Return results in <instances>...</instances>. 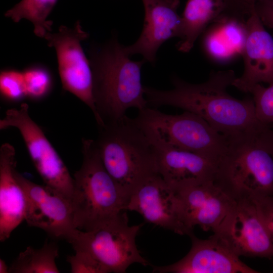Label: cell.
<instances>
[{
	"label": "cell",
	"mask_w": 273,
	"mask_h": 273,
	"mask_svg": "<svg viewBox=\"0 0 273 273\" xmlns=\"http://www.w3.org/2000/svg\"><path fill=\"white\" fill-rule=\"evenodd\" d=\"M246 20L225 11L221 14L202 34L201 47L206 56L220 64L242 57L247 35Z\"/></svg>",
	"instance_id": "cell-18"
},
{
	"label": "cell",
	"mask_w": 273,
	"mask_h": 273,
	"mask_svg": "<svg viewBox=\"0 0 273 273\" xmlns=\"http://www.w3.org/2000/svg\"><path fill=\"white\" fill-rule=\"evenodd\" d=\"M96 144L102 162L125 196L158 174L155 145L134 119L126 115L99 127Z\"/></svg>",
	"instance_id": "cell-3"
},
{
	"label": "cell",
	"mask_w": 273,
	"mask_h": 273,
	"mask_svg": "<svg viewBox=\"0 0 273 273\" xmlns=\"http://www.w3.org/2000/svg\"><path fill=\"white\" fill-rule=\"evenodd\" d=\"M234 207L212 235L239 257L271 258L273 243L250 198L236 199Z\"/></svg>",
	"instance_id": "cell-10"
},
{
	"label": "cell",
	"mask_w": 273,
	"mask_h": 273,
	"mask_svg": "<svg viewBox=\"0 0 273 273\" xmlns=\"http://www.w3.org/2000/svg\"><path fill=\"white\" fill-rule=\"evenodd\" d=\"M261 130L229 141L217 162L215 181L236 199L273 196V153Z\"/></svg>",
	"instance_id": "cell-5"
},
{
	"label": "cell",
	"mask_w": 273,
	"mask_h": 273,
	"mask_svg": "<svg viewBox=\"0 0 273 273\" xmlns=\"http://www.w3.org/2000/svg\"><path fill=\"white\" fill-rule=\"evenodd\" d=\"M153 144L157 150L158 174L176 193L205 181L215 180L216 161L194 152Z\"/></svg>",
	"instance_id": "cell-17"
},
{
	"label": "cell",
	"mask_w": 273,
	"mask_h": 273,
	"mask_svg": "<svg viewBox=\"0 0 273 273\" xmlns=\"http://www.w3.org/2000/svg\"><path fill=\"white\" fill-rule=\"evenodd\" d=\"M67 257L72 273H108L107 270L89 253L81 250Z\"/></svg>",
	"instance_id": "cell-26"
},
{
	"label": "cell",
	"mask_w": 273,
	"mask_h": 273,
	"mask_svg": "<svg viewBox=\"0 0 273 273\" xmlns=\"http://www.w3.org/2000/svg\"><path fill=\"white\" fill-rule=\"evenodd\" d=\"M0 93L2 98L9 102H18L26 97L23 71L12 69L1 71Z\"/></svg>",
	"instance_id": "cell-24"
},
{
	"label": "cell",
	"mask_w": 273,
	"mask_h": 273,
	"mask_svg": "<svg viewBox=\"0 0 273 273\" xmlns=\"http://www.w3.org/2000/svg\"><path fill=\"white\" fill-rule=\"evenodd\" d=\"M58 247L54 242L44 244L39 249L28 247L9 267L11 273H59L56 259Z\"/></svg>",
	"instance_id": "cell-21"
},
{
	"label": "cell",
	"mask_w": 273,
	"mask_h": 273,
	"mask_svg": "<svg viewBox=\"0 0 273 273\" xmlns=\"http://www.w3.org/2000/svg\"><path fill=\"white\" fill-rule=\"evenodd\" d=\"M247 35L243 54L244 70L232 85L249 93L256 84L273 83V37L255 10L246 20Z\"/></svg>",
	"instance_id": "cell-16"
},
{
	"label": "cell",
	"mask_w": 273,
	"mask_h": 273,
	"mask_svg": "<svg viewBox=\"0 0 273 273\" xmlns=\"http://www.w3.org/2000/svg\"><path fill=\"white\" fill-rule=\"evenodd\" d=\"M26 198L25 220L31 226L45 231L54 239H68L76 229L71 201L44 185L36 184L15 171Z\"/></svg>",
	"instance_id": "cell-12"
},
{
	"label": "cell",
	"mask_w": 273,
	"mask_h": 273,
	"mask_svg": "<svg viewBox=\"0 0 273 273\" xmlns=\"http://www.w3.org/2000/svg\"><path fill=\"white\" fill-rule=\"evenodd\" d=\"M265 137L270 149L273 153V129L269 126L265 130Z\"/></svg>",
	"instance_id": "cell-30"
},
{
	"label": "cell",
	"mask_w": 273,
	"mask_h": 273,
	"mask_svg": "<svg viewBox=\"0 0 273 273\" xmlns=\"http://www.w3.org/2000/svg\"><path fill=\"white\" fill-rule=\"evenodd\" d=\"M143 224L130 225L125 211L95 228L75 229L66 240L74 250L89 253L108 272L124 273L133 263L149 262L142 256L136 237Z\"/></svg>",
	"instance_id": "cell-7"
},
{
	"label": "cell",
	"mask_w": 273,
	"mask_h": 273,
	"mask_svg": "<svg viewBox=\"0 0 273 273\" xmlns=\"http://www.w3.org/2000/svg\"><path fill=\"white\" fill-rule=\"evenodd\" d=\"M82 163L74 174V225L88 231L127 210L128 199L105 168L95 141L83 139Z\"/></svg>",
	"instance_id": "cell-4"
},
{
	"label": "cell",
	"mask_w": 273,
	"mask_h": 273,
	"mask_svg": "<svg viewBox=\"0 0 273 273\" xmlns=\"http://www.w3.org/2000/svg\"><path fill=\"white\" fill-rule=\"evenodd\" d=\"M57 0H21L12 8L7 11L5 16L14 22L21 19L30 21L33 25L34 33L40 37L51 31L53 22L48 20Z\"/></svg>",
	"instance_id": "cell-22"
},
{
	"label": "cell",
	"mask_w": 273,
	"mask_h": 273,
	"mask_svg": "<svg viewBox=\"0 0 273 273\" xmlns=\"http://www.w3.org/2000/svg\"><path fill=\"white\" fill-rule=\"evenodd\" d=\"M26 97L39 100L51 92L53 81L50 71L42 65H35L23 71Z\"/></svg>",
	"instance_id": "cell-23"
},
{
	"label": "cell",
	"mask_w": 273,
	"mask_h": 273,
	"mask_svg": "<svg viewBox=\"0 0 273 273\" xmlns=\"http://www.w3.org/2000/svg\"><path fill=\"white\" fill-rule=\"evenodd\" d=\"M15 150L9 143L0 148V240L8 239L25 220L26 198L16 175Z\"/></svg>",
	"instance_id": "cell-19"
},
{
	"label": "cell",
	"mask_w": 273,
	"mask_h": 273,
	"mask_svg": "<svg viewBox=\"0 0 273 273\" xmlns=\"http://www.w3.org/2000/svg\"><path fill=\"white\" fill-rule=\"evenodd\" d=\"M249 198L254 202L273 243V196L258 195Z\"/></svg>",
	"instance_id": "cell-27"
},
{
	"label": "cell",
	"mask_w": 273,
	"mask_h": 273,
	"mask_svg": "<svg viewBox=\"0 0 273 273\" xmlns=\"http://www.w3.org/2000/svg\"><path fill=\"white\" fill-rule=\"evenodd\" d=\"M155 144L199 154L217 161L229 140L198 115L186 111L164 113L150 107L139 110L134 118Z\"/></svg>",
	"instance_id": "cell-6"
},
{
	"label": "cell",
	"mask_w": 273,
	"mask_h": 273,
	"mask_svg": "<svg viewBox=\"0 0 273 273\" xmlns=\"http://www.w3.org/2000/svg\"><path fill=\"white\" fill-rule=\"evenodd\" d=\"M89 56L95 105L104 124L122 118L130 108L148 107L141 82L144 59L131 60L116 36L92 47Z\"/></svg>",
	"instance_id": "cell-2"
},
{
	"label": "cell",
	"mask_w": 273,
	"mask_h": 273,
	"mask_svg": "<svg viewBox=\"0 0 273 273\" xmlns=\"http://www.w3.org/2000/svg\"><path fill=\"white\" fill-rule=\"evenodd\" d=\"M237 77L233 70L212 72L207 81L194 84L173 77V88L144 86L148 106H171L204 119L229 140L257 132L268 125L256 118L252 98L236 99L227 92Z\"/></svg>",
	"instance_id": "cell-1"
},
{
	"label": "cell",
	"mask_w": 273,
	"mask_h": 273,
	"mask_svg": "<svg viewBox=\"0 0 273 273\" xmlns=\"http://www.w3.org/2000/svg\"><path fill=\"white\" fill-rule=\"evenodd\" d=\"M259 0H224L225 11L246 18L255 10L256 3Z\"/></svg>",
	"instance_id": "cell-28"
},
{
	"label": "cell",
	"mask_w": 273,
	"mask_h": 273,
	"mask_svg": "<svg viewBox=\"0 0 273 273\" xmlns=\"http://www.w3.org/2000/svg\"><path fill=\"white\" fill-rule=\"evenodd\" d=\"M255 10L263 25L273 29V0H259Z\"/></svg>",
	"instance_id": "cell-29"
},
{
	"label": "cell",
	"mask_w": 273,
	"mask_h": 273,
	"mask_svg": "<svg viewBox=\"0 0 273 273\" xmlns=\"http://www.w3.org/2000/svg\"><path fill=\"white\" fill-rule=\"evenodd\" d=\"M249 93L253 96L257 119L264 124L273 123V83L267 87L257 84Z\"/></svg>",
	"instance_id": "cell-25"
},
{
	"label": "cell",
	"mask_w": 273,
	"mask_h": 273,
	"mask_svg": "<svg viewBox=\"0 0 273 273\" xmlns=\"http://www.w3.org/2000/svg\"><path fill=\"white\" fill-rule=\"evenodd\" d=\"M126 210L137 212L148 222L179 235L193 233L187 224L178 193L159 174L137 187L129 198Z\"/></svg>",
	"instance_id": "cell-11"
},
{
	"label": "cell",
	"mask_w": 273,
	"mask_h": 273,
	"mask_svg": "<svg viewBox=\"0 0 273 273\" xmlns=\"http://www.w3.org/2000/svg\"><path fill=\"white\" fill-rule=\"evenodd\" d=\"M88 36L78 21L73 27L62 25L58 32H48L43 38L48 46L56 50L63 89L86 104L92 111L99 126H101L104 124L95 105L92 69L81 45Z\"/></svg>",
	"instance_id": "cell-9"
},
{
	"label": "cell",
	"mask_w": 273,
	"mask_h": 273,
	"mask_svg": "<svg viewBox=\"0 0 273 273\" xmlns=\"http://www.w3.org/2000/svg\"><path fill=\"white\" fill-rule=\"evenodd\" d=\"M192 247L188 253L173 264L153 266V272L160 273H256L243 263L217 239L211 236L203 240L193 233L189 236Z\"/></svg>",
	"instance_id": "cell-15"
},
{
	"label": "cell",
	"mask_w": 273,
	"mask_h": 273,
	"mask_svg": "<svg viewBox=\"0 0 273 273\" xmlns=\"http://www.w3.org/2000/svg\"><path fill=\"white\" fill-rule=\"evenodd\" d=\"M177 193L187 224L193 231L198 225L204 231L215 232L237 202L214 180L195 185Z\"/></svg>",
	"instance_id": "cell-13"
},
{
	"label": "cell",
	"mask_w": 273,
	"mask_h": 273,
	"mask_svg": "<svg viewBox=\"0 0 273 273\" xmlns=\"http://www.w3.org/2000/svg\"><path fill=\"white\" fill-rule=\"evenodd\" d=\"M145 17L141 35L133 44L124 46L130 57L141 55L146 62H155L156 53L166 40L180 37L181 17L177 9L179 0H142Z\"/></svg>",
	"instance_id": "cell-14"
},
{
	"label": "cell",
	"mask_w": 273,
	"mask_h": 273,
	"mask_svg": "<svg viewBox=\"0 0 273 273\" xmlns=\"http://www.w3.org/2000/svg\"><path fill=\"white\" fill-rule=\"evenodd\" d=\"M17 128L21 134L33 165L46 186L72 202L74 179L64 162L29 114L27 104L8 110L0 120V129Z\"/></svg>",
	"instance_id": "cell-8"
},
{
	"label": "cell",
	"mask_w": 273,
	"mask_h": 273,
	"mask_svg": "<svg viewBox=\"0 0 273 273\" xmlns=\"http://www.w3.org/2000/svg\"><path fill=\"white\" fill-rule=\"evenodd\" d=\"M225 10L224 0H188L181 17L178 51L190 52L198 37Z\"/></svg>",
	"instance_id": "cell-20"
},
{
	"label": "cell",
	"mask_w": 273,
	"mask_h": 273,
	"mask_svg": "<svg viewBox=\"0 0 273 273\" xmlns=\"http://www.w3.org/2000/svg\"><path fill=\"white\" fill-rule=\"evenodd\" d=\"M9 267L7 266L6 262L2 259H0V273L9 272Z\"/></svg>",
	"instance_id": "cell-31"
}]
</instances>
